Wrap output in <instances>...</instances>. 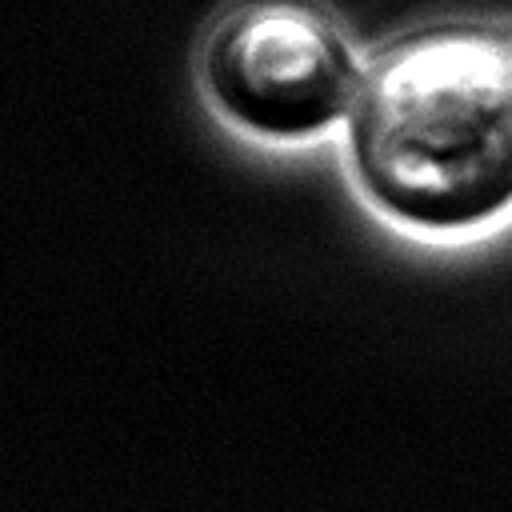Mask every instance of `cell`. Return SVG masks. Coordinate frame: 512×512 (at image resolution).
Segmentation results:
<instances>
[{
	"label": "cell",
	"mask_w": 512,
	"mask_h": 512,
	"mask_svg": "<svg viewBox=\"0 0 512 512\" xmlns=\"http://www.w3.org/2000/svg\"><path fill=\"white\" fill-rule=\"evenodd\" d=\"M204 84L240 128L300 140L348 116L360 68L344 32L316 8L256 0L216 24L204 48Z\"/></svg>",
	"instance_id": "obj_2"
},
{
	"label": "cell",
	"mask_w": 512,
	"mask_h": 512,
	"mask_svg": "<svg viewBox=\"0 0 512 512\" xmlns=\"http://www.w3.org/2000/svg\"><path fill=\"white\" fill-rule=\"evenodd\" d=\"M348 164L404 228L468 232L512 208V40L444 28L384 52L348 108Z\"/></svg>",
	"instance_id": "obj_1"
}]
</instances>
